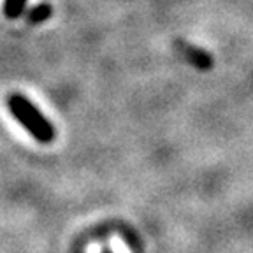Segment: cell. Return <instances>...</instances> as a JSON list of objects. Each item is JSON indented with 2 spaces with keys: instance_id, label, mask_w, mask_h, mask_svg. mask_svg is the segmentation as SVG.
<instances>
[{
  "instance_id": "4",
  "label": "cell",
  "mask_w": 253,
  "mask_h": 253,
  "mask_svg": "<svg viewBox=\"0 0 253 253\" xmlns=\"http://www.w3.org/2000/svg\"><path fill=\"white\" fill-rule=\"evenodd\" d=\"M27 5V0H5L4 2V14L9 20H16L23 14V9Z\"/></svg>"
},
{
  "instance_id": "3",
  "label": "cell",
  "mask_w": 253,
  "mask_h": 253,
  "mask_svg": "<svg viewBox=\"0 0 253 253\" xmlns=\"http://www.w3.org/2000/svg\"><path fill=\"white\" fill-rule=\"evenodd\" d=\"M53 14V9L49 4H39L36 5V7H32L30 11H28V16H27V20L30 21L32 25H39L42 23V21L49 20Z\"/></svg>"
},
{
  "instance_id": "1",
  "label": "cell",
  "mask_w": 253,
  "mask_h": 253,
  "mask_svg": "<svg viewBox=\"0 0 253 253\" xmlns=\"http://www.w3.org/2000/svg\"><path fill=\"white\" fill-rule=\"evenodd\" d=\"M7 106L11 115L25 126V130L30 132L39 142L49 144L55 139V128H53L51 122L27 97H23L20 93L11 95L7 99Z\"/></svg>"
},
{
  "instance_id": "2",
  "label": "cell",
  "mask_w": 253,
  "mask_h": 253,
  "mask_svg": "<svg viewBox=\"0 0 253 253\" xmlns=\"http://www.w3.org/2000/svg\"><path fill=\"white\" fill-rule=\"evenodd\" d=\"M174 47H176V51L181 55L183 60H186L192 67L199 69V71L206 72L214 65L213 56H211L210 53L206 51V49H202V47H197V46H194V44H190L188 41L178 39L176 42H174Z\"/></svg>"
}]
</instances>
